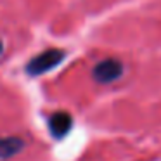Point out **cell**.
I'll use <instances>...</instances> for the list:
<instances>
[{
    "label": "cell",
    "mask_w": 161,
    "mask_h": 161,
    "mask_svg": "<svg viewBox=\"0 0 161 161\" xmlns=\"http://www.w3.org/2000/svg\"><path fill=\"white\" fill-rule=\"evenodd\" d=\"M64 59V50L61 49H47L43 52H40L38 56H35L28 64H26V71L33 76L36 75H43L47 71L54 69L56 66H59Z\"/></svg>",
    "instance_id": "obj_1"
},
{
    "label": "cell",
    "mask_w": 161,
    "mask_h": 161,
    "mask_svg": "<svg viewBox=\"0 0 161 161\" xmlns=\"http://www.w3.org/2000/svg\"><path fill=\"white\" fill-rule=\"evenodd\" d=\"M123 71H125V66L119 59L116 57H108V59L99 61L97 64L92 69V76L97 83L102 85H109L113 81L119 80L123 76Z\"/></svg>",
    "instance_id": "obj_2"
},
{
    "label": "cell",
    "mask_w": 161,
    "mask_h": 161,
    "mask_svg": "<svg viewBox=\"0 0 161 161\" xmlns=\"http://www.w3.org/2000/svg\"><path fill=\"white\" fill-rule=\"evenodd\" d=\"M71 126H73V118L69 113L66 111H56L50 114L49 118V132L52 133L56 139H63L69 133Z\"/></svg>",
    "instance_id": "obj_3"
},
{
    "label": "cell",
    "mask_w": 161,
    "mask_h": 161,
    "mask_svg": "<svg viewBox=\"0 0 161 161\" xmlns=\"http://www.w3.org/2000/svg\"><path fill=\"white\" fill-rule=\"evenodd\" d=\"M25 147V140L16 135H0V159L18 156Z\"/></svg>",
    "instance_id": "obj_4"
},
{
    "label": "cell",
    "mask_w": 161,
    "mask_h": 161,
    "mask_svg": "<svg viewBox=\"0 0 161 161\" xmlns=\"http://www.w3.org/2000/svg\"><path fill=\"white\" fill-rule=\"evenodd\" d=\"M4 52H5V42H4V38L0 36V56H4Z\"/></svg>",
    "instance_id": "obj_5"
}]
</instances>
